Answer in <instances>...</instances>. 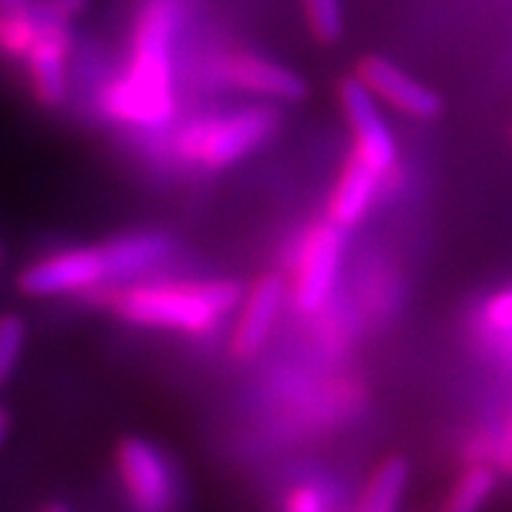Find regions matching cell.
<instances>
[{"label": "cell", "mask_w": 512, "mask_h": 512, "mask_svg": "<svg viewBox=\"0 0 512 512\" xmlns=\"http://www.w3.org/2000/svg\"><path fill=\"white\" fill-rule=\"evenodd\" d=\"M176 0H147L134 29L131 66L105 95V108L115 121L134 128L168 126L176 113L173 89V40Z\"/></svg>", "instance_id": "obj_1"}, {"label": "cell", "mask_w": 512, "mask_h": 512, "mask_svg": "<svg viewBox=\"0 0 512 512\" xmlns=\"http://www.w3.org/2000/svg\"><path fill=\"white\" fill-rule=\"evenodd\" d=\"M243 288L230 280L209 283H142L113 290L115 317L139 327L207 335L241 304Z\"/></svg>", "instance_id": "obj_2"}, {"label": "cell", "mask_w": 512, "mask_h": 512, "mask_svg": "<svg viewBox=\"0 0 512 512\" xmlns=\"http://www.w3.org/2000/svg\"><path fill=\"white\" fill-rule=\"evenodd\" d=\"M277 126L280 113L272 105L207 115L176 136V152L204 170H223L270 142Z\"/></svg>", "instance_id": "obj_3"}, {"label": "cell", "mask_w": 512, "mask_h": 512, "mask_svg": "<svg viewBox=\"0 0 512 512\" xmlns=\"http://www.w3.org/2000/svg\"><path fill=\"white\" fill-rule=\"evenodd\" d=\"M108 264L100 246H76L27 264L16 285L29 298H55L89 293L108 285Z\"/></svg>", "instance_id": "obj_4"}, {"label": "cell", "mask_w": 512, "mask_h": 512, "mask_svg": "<svg viewBox=\"0 0 512 512\" xmlns=\"http://www.w3.org/2000/svg\"><path fill=\"white\" fill-rule=\"evenodd\" d=\"M115 471L136 512H173L176 476L168 458L142 437H126L115 450Z\"/></svg>", "instance_id": "obj_5"}, {"label": "cell", "mask_w": 512, "mask_h": 512, "mask_svg": "<svg viewBox=\"0 0 512 512\" xmlns=\"http://www.w3.org/2000/svg\"><path fill=\"white\" fill-rule=\"evenodd\" d=\"M343 228L324 220L311 225L301 238L296 259V283L293 301L304 314H314L327 304L335 288L340 256H343Z\"/></svg>", "instance_id": "obj_6"}, {"label": "cell", "mask_w": 512, "mask_h": 512, "mask_svg": "<svg viewBox=\"0 0 512 512\" xmlns=\"http://www.w3.org/2000/svg\"><path fill=\"white\" fill-rule=\"evenodd\" d=\"M337 95H340L345 121L351 126L353 144H356L353 155L364 160L377 176L390 173L395 160H398V147H395L390 126L379 113L377 97L361 84L358 76H348V79L340 81Z\"/></svg>", "instance_id": "obj_7"}, {"label": "cell", "mask_w": 512, "mask_h": 512, "mask_svg": "<svg viewBox=\"0 0 512 512\" xmlns=\"http://www.w3.org/2000/svg\"><path fill=\"white\" fill-rule=\"evenodd\" d=\"M356 76L377 100L387 102L398 113L416 118V121H432L442 113V100L424 81L413 79L403 68L395 66L382 55H364L356 63Z\"/></svg>", "instance_id": "obj_8"}, {"label": "cell", "mask_w": 512, "mask_h": 512, "mask_svg": "<svg viewBox=\"0 0 512 512\" xmlns=\"http://www.w3.org/2000/svg\"><path fill=\"white\" fill-rule=\"evenodd\" d=\"M225 81L236 89L251 92L264 100L277 102H298L309 95V84L290 68L254 53H236L225 58L220 66Z\"/></svg>", "instance_id": "obj_9"}, {"label": "cell", "mask_w": 512, "mask_h": 512, "mask_svg": "<svg viewBox=\"0 0 512 512\" xmlns=\"http://www.w3.org/2000/svg\"><path fill=\"white\" fill-rule=\"evenodd\" d=\"M285 298V280L280 275H262L243 301L241 317H238L230 351L238 358H251L262 351L270 340V332L277 322L280 306Z\"/></svg>", "instance_id": "obj_10"}, {"label": "cell", "mask_w": 512, "mask_h": 512, "mask_svg": "<svg viewBox=\"0 0 512 512\" xmlns=\"http://www.w3.org/2000/svg\"><path fill=\"white\" fill-rule=\"evenodd\" d=\"M68 55H71V29L68 24L50 29L32 53L27 55V74L32 95L42 108H61L68 97Z\"/></svg>", "instance_id": "obj_11"}, {"label": "cell", "mask_w": 512, "mask_h": 512, "mask_svg": "<svg viewBox=\"0 0 512 512\" xmlns=\"http://www.w3.org/2000/svg\"><path fill=\"white\" fill-rule=\"evenodd\" d=\"M100 249L108 264L110 283H118L160 267L176 251V241L162 230H142V233H123L110 238Z\"/></svg>", "instance_id": "obj_12"}, {"label": "cell", "mask_w": 512, "mask_h": 512, "mask_svg": "<svg viewBox=\"0 0 512 512\" xmlns=\"http://www.w3.org/2000/svg\"><path fill=\"white\" fill-rule=\"evenodd\" d=\"M379 178L382 176H377L364 160H358L353 155L343 173H340L335 191H332L327 220L343 230L361 223L366 212H369L371 202H374V196H377Z\"/></svg>", "instance_id": "obj_13"}, {"label": "cell", "mask_w": 512, "mask_h": 512, "mask_svg": "<svg viewBox=\"0 0 512 512\" xmlns=\"http://www.w3.org/2000/svg\"><path fill=\"white\" fill-rule=\"evenodd\" d=\"M68 16L61 14L53 3L40 11L16 14V11H0V58L24 63L37 42L55 27L68 24Z\"/></svg>", "instance_id": "obj_14"}, {"label": "cell", "mask_w": 512, "mask_h": 512, "mask_svg": "<svg viewBox=\"0 0 512 512\" xmlns=\"http://www.w3.org/2000/svg\"><path fill=\"white\" fill-rule=\"evenodd\" d=\"M411 479V465L405 458H387L366 481L364 494L353 512H398Z\"/></svg>", "instance_id": "obj_15"}, {"label": "cell", "mask_w": 512, "mask_h": 512, "mask_svg": "<svg viewBox=\"0 0 512 512\" xmlns=\"http://www.w3.org/2000/svg\"><path fill=\"white\" fill-rule=\"evenodd\" d=\"M497 489V468L492 463H468L452 484L439 512H481Z\"/></svg>", "instance_id": "obj_16"}, {"label": "cell", "mask_w": 512, "mask_h": 512, "mask_svg": "<svg viewBox=\"0 0 512 512\" xmlns=\"http://www.w3.org/2000/svg\"><path fill=\"white\" fill-rule=\"evenodd\" d=\"M304 14L314 40L335 45L345 32L343 3L340 0H304Z\"/></svg>", "instance_id": "obj_17"}, {"label": "cell", "mask_w": 512, "mask_h": 512, "mask_svg": "<svg viewBox=\"0 0 512 512\" xmlns=\"http://www.w3.org/2000/svg\"><path fill=\"white\" fill-rule=\"evenodd\" d=\"M27 340V324L19 314H3L0 317V387L8 382L19 364L21 351Z\"/></svg>", "instance_id": "obj_18"}, {"label": "cell", "mask_w": 512, "mask_h": 512, "mask_svg": "<svg viewBox=\"0 0 512 512\" xmlns=\"http://www.w3.org/2000/svg\"><path fill=\"white\" fill-rule=\"evenodd\" d=\"M484 322L494 335L512 332V285L494 293L484 306Z\"/></svg>", "instance_id": "obj_19"}, {"label": "cell", "mask_w": 512, "mask_h": 512, "mask_svg": "<svg viewBox=\"0 0 512 512\" xmlns=\"http://www.w3.org/2000/svg\"><path fill=\"white\" fill-rule=\"evenodd\" d=\"M283 512H327V497L319 486L301 484L290 489Z\"/></svg>", "instance_id": "obj_20"}, {"label": "cell", "mask_w": 512, "mask_h": 512, "mask_svg": "<svg viewBox=\"0 0 512 512\" xmlns=\"http://www.w3.org/2000/svg\"><path fill=\"white\" fill-rule=\"evenodd\" d=\"M494 468L512 476V405L507 411L502 429L497 432V452H494Z\"/></svg>", "instance_id": "obj_21"}, {"label": "cell", "mask_w": 512, "mask_h": 512, "mask_svg": "<svg viewBox=\"0 0 512 512\" xmlns=\"http://www.w3.org/2000/svg\"><path fill=\"white\" fill-rule=\"evenodd\" d=\"M48 6V0H0V11H16V14H29Z\"/></svg>", "instance_id": "obj_22"}, {"label": "cell", "mask_w": 512, "mask_h": 512, "mask_svg": "<svg viewBox=\"0 0 512 512\" xmlns=\"http://www.w3.org/2000/svg\"><path fill=\"white\" fill-rule=\"evenodd\" d=\"M48 3H53V6L58 8L61 14H66L68 19H71V16L84 14L89 6V0H48Z\"/></svg>", "instance_id": "obj_23"}, {"label": "cell", "mask_w": 512, "mask_h": 512, "mask_svg": "<svg viewBox=\"0 0 512 512\" xmlns=\"http://www.w3.org/2000/svg\"><path fill=\"white\" fill-rule=\"evenodd\" d=\"M497 337H499V343H502V353L510 358V364H512V332H505V335H497Z\"/></svg>", "instance_id": "obj_24"}, {"label": "cell", "mask_w": 512, "mask_h": 512, "mask_svg": "<svg viewBox=\"0 0 512 512\" xmlns=\"http://www.w3.org/2000/svg\"><path fill=\"white\" fill-rule=\"evenodd\" d=\"M42 512H71V510H68L66 505H58V502H55V505H48Z\"/></svg>", "instance_id": "obj_25"}, {"label": "cell", "mask_w": 512, "mask_h": 512, "mask_svg": "<svg viewBox=\"0 0 512 512\" xmlns=\"http://www.w3.org/2000/svg\"><path fill=\"white\" fill-rule=\"evenodd\" d=\"M3 434H6V416L0 411V439H3Z\"/></svg>", "instance_id": "obj_26"}, {"label": "cell", "mask_w": 512, "mask_h": 512, "mask_svg": "<svg viewBox=\"0 0 512 512\" xmlns=\"http://www.w3.org/2000/svg\"><path fill=\"white\" fill-rule=\"evenodd\" d=\"M0 262H3V249H0Z\"/></svg>", "instance_id": "obj_27"}]
</instances>
